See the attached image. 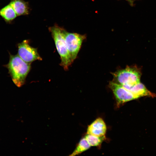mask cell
<instances>
[{
	"mask_svg": "<svg viewBox=\"0 0 156 156\" xmlns=\"http://www.w3.org/2000/svg\"><path fill=\"white\" fill-rule=\"evenodd\" d=\"M9 3L17 16L27 15L29 14V8L28 2L23 0H11Z\"/></svg>",
	"mask_w": 156,
	"mask_h": 156,
	"instance_id": "9c48e42d",
	"label": "cell"
},
{
	"mask_svg": "<svg viewBox=\"0 0 156 156\" xmlns=\"http://www.w3.org/2000/svg\"><path fill=\"white\" fill-rule=\"evenodd\" d=\"M106 130L107 127L104 121L101 118H99L88 126L87 134L102 136L105 135Z\"/></svg>",
	"mask_w": 156,
	"mask_h": 156,
	"instance_id": "52a82bcc",
	"label": "cell"
},
{
	"mask_svg": "<svg viewBox=\"0 0 156 156\" xmlns=\"http://www.w3.org/2000/svg\"><path fill=\"white\" fill-rule=\"evenodd\" d=\"M64 36L67 49L73 61L77 57L85 36L65 30Z\"/></svg>",
	"mask_w": 156,
	"mask_h": 156,
	"instance_id": "277c9868",
	"label": "cell"
},
{
	"mask_svg": "<svg viewBox=\"0 0 156 156\" xmlns=\"http://www.w3.org/2000/svg\"><path fill=\"white\" fill-rule=\"evenodd\" d=\"M14 84L20 87L25 83L26 77L31 69V64L23 60L17 54L10 55L8 63L6 65Z\"/></svg>",
	"mask_w": 156,
	"mask_h": 156,
	"instance_id": "6da1fadb",
	"label": "cell"
},
{
	"mask_svg": "<svg viewBox=\"0 0 156 156\" xmlns=\"http://www.w3.org/2000/svg\"><path fill=\"white\" fill-rule=\"evenodd\" d=\"M85 138L91 146H97L100 145L105 140V136H98L87 134Z\"/></svg>",
	"mask_w": 156,
	"mask_h": 156,
	"instance_id": "7c38bea8",
	"label": "cell"
},
{
	"mask_svg": "<svg viewBox=\"0 0 156 156\" xmlns=\"http://www.w3.org/2000/svg\"><path fill=\"white\" fill-rule=\"evenodd\" d=\"M49 29L60 56V65L66 70L73 61L66 46L64 36L65 30L57 25L49 27Z\"/></svg>",
	"mask_w": 156,
	"mask_h": 156,
	"instance_id": "7a4b0ae2",
	"label": "cell"
},
{
	"mask_svg": "<svg viewBox=\"0 0 156 156\" xmlns=\"http://www.w3.org/2000/svg\"><path fill=\"white\" fill-rule=\"evenodd\" d=\"M112 81L122 86H132L140 82V73L136 68L128 67L112 73Z\"/></svg>",
	"mask_w": 156,
	"mask_h": 156,
	"instance_id": "3957f363",
	"label": "cell"
},
{
	"mask_svg": "<svg viewBox=\"0 0 156 156\" xmlns=\"http://www.w3.org/2000/svg\"><path fill=\"white\" fill-rule=\"evenodd\" d=\"M109 87L119 105L138 98L136 96L122 85L112 81L110 82Z\"/></svg>",
	"mask_w": 156,
	"mask_h": 156,
	"instance_id": "8992f818",
	"label": "cell"
},
{
	"mask_svg": "<svg viewBox=\"0 0 156 156\" xmlns=\"http://www.w3.org/2000/svg\"><path fill=\"white\" fill-rule=\"evenodd\" d=\"M90 146L84 137L80 140L74 151L70 155L73 156L78 155L88 149Z\"/></svg>",
	"mask_w": 156,
	"mask_h": 156,
	"instance_id": "8fae6325",
	"label": "cell"
},
{
	"mask_svg": "<svg viewBox=\"0 0 156 156\" xmlns=\"http://www.w3.org/2000/svg\"><path fill=\"white\" fill-rule=\"evenodd\" d=\"M18 55L24 61L29 64L36 60H42L37 48L29 44V41L25 40L18 44Z\"/></svg>",
	"mask_w": 156,
	"mask_h": 156,
	"instance_id": "5b68a950",
	"label": "cell"
},
{
	"mask_svg": "<svg viewBox=\"0 0 156 156\" xmlns=\"http://www.w3.org/2000/svg\"><path fill=\"white\" fill-rule=\"evenodd\" d=\"M128 1L130 3H132L135 0H126Z\"/></svg>",
	"mask_w": 156,
	"mask_h": 156,
	"instance_id": "4fadbf2b",
	"label": "cell"
},
{
	"mask_svg": "<svg viewBox=\"0 0 156 156\" xmlns=\"http://www.w3.org/2000/svg\"><path fill=\"white\" fill-rule=\"evenodd\" d=\"M0 16L8 23H10L17 16L10 3L0 9Z\"/></svg>",
	"mask_w": 156,
	"mask_h": 156,
	"instance_id": "30bf717a",
	"label": "cell"
},
{
	"mask_svg": "<svg viewBox=\"0 0 156 156\" xmlns=\"http://www.w3.org/2000/svg\"><path fill=\"white\" fill-rule=\"evenodd\" d=\"M122 86L136 96L138 98L142 96H154L153 94L148 91L140 82L132 86Z\"/></svg>",
	"mask_w": 156,
	"mask_h": 156,
	"instance_id": "ba28073f",
	"label": "cell"
}]
</instances>
